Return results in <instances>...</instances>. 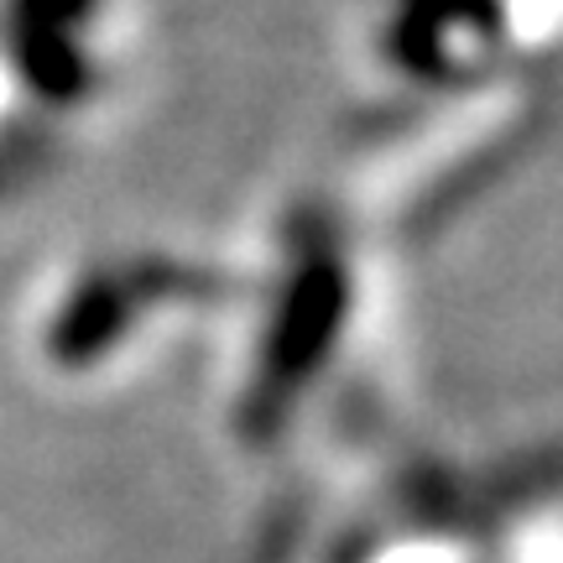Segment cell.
Wrapping results in <instances>:
<instances>
[{
  "label": "cell",
  "instance_id": "cell-1",
  "mask_svg": "<svg viewBox=\"0 0 563 563\" xmlns=\"http://www.w3.org/2000/svg\"><path fill=\"white\" fill-rule=\"evenodd\" d=\"M355 319V277L329 241H308L287 262L256 313L251 355L235 376V433L245 443H272L292 428L302 402L340 365Z\"/></svg>",
  "mask_w": 563,
  "mask_h": 563
},
{
  "label": "cell",
  "instance_id": "cell-2",
  "mask_svg": "<svg viewBox=\"0 0 563 563\" xmlns=\"http://www.w3.org/2000/svg\"><path fill=\"white\" fill-rule=\"evenodd\" d=\"M220 282L199 266L167 262H104L89 266L42 319V365L58 382H95L121 365H136L141 350L173 319L209 313Z\"/></svg>",
  "mask_w": 563,
  "mask_h": 563
}]
</instances>
